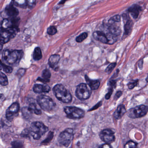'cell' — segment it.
<instances>
[{
    "label": "cell",
    "mask_w": 148,
    "mask_h": 148,
    "mask_svg": "<svg viewBox=\"0 0 148 148\" xmlns=\"http://www.w3.org/2000/svg\"><path fill=\"white\" fill-rule=\"evenodd\" d=\"M113 89L112 88H110L109 89L108 92L107 93V95L105 96V98H106V99H109L110 98V96H111L112 93H113Z\"/></svg>",
    "instance_id": "obj_37"
},
{
    "label": "cell",
    "mask_w": 148,
    "mask_h": 148,
    "mask_svg": "<svg viewBox=\"0 0 148 148\" xmlns=\"http://www.w3.org/2000/svg\"><path fill=\"white\" fill-rule=\"evenodd\" d=\"M100 137L103 141L107 144L112 143L115 140L114 132L110 129L102 130L100 134Z\"/></svg>",
    "instance_id": "obj_9"
},
{
    "label": "cell",
    "mask_w": 148,
    "mask_h": 148,
    "mask_svg": "<svg viewBox=\"0 0 148 148\" xmlns=\"http://www.w3.org/2000/svg\"><path fill=\"white\" fill-rule=\"evenodd\" d=\"M42 78L47 82H49V78L51 77V73L48 69H45L42 72Z\"/></svg>",
    "instance_id": "obj_27"
},
{
    "label": "cell",
    "mask_w": 148,
    "mask_h": 148,
    "mask_svg": "<svg viewBox=\"0 0 148 148\" xmlns=\"http://www.w3.org/2000/svg\"><path fill=\"white\" fill-rule=\"evenodd\" d=\"M3 49V44L0 42V51Z\"/></svg>",
    "instance_id": "obj_45"
},
{
    "label": "cell",
    "mask_w": 148,
    "mask_h": 148,
    "mask_svg": "<svg viewBox=\"0 0 148 148\" xmlns=\"http://www.w3.org/2000/svg\"><path fill=\"white\" fill-rule=\"evenodd\" d=\"M33 58L35 60H39L42 58V53L40 48L36 47L35 49L33 54Z\"/></svg>",
    "instance_id": "obj_22"
},
{
    "label": "cell",
    "mask_w": 148,
    "mask_h": 148,
    "mask_svg": "<svg viewBox=\"0 0 148 148\" xmlns=\"http://www.w3.org/2000/svg\"><path fill=\"white\" fill-rule=\"evenodd\" d=\"M25 73V70L24 69H20L18 70V72H17V75L18 77H22L24 75Z\"/></svg>",
    "instance_id": "obj_38"
},
{
    "label": "cell",
    "mask_w": 148,
    "mask_h": 148,
    "mask_svg": "<svg viewBox=\"0 0 148 148\" xmlns=\"http://www.w3.org/2000/svg\"><path fill=\"white\" fill-rule=\"evenodd\" d=\"M20 106L18 103H13L6 111V116L8 120L11 121L14 119V116L19 110Z\"/></svg>",
    "instance_id": "obj_10"
},
{
    "label": "cell",
    "mask_w": 148,
    "mask_h": 148,
    "mask_svg": "<svg viewBox=\"0 0 148 148\" xmlns=\"http://www.w3.org/2000/svg\"><path fill=\"white\" fill-rule=\"evenodd\" d=\"M15 36V34L7 30L1 31L0 33V42L2 44L7 43Z\"/></svg>",
    "instance_id": "obj_12"
},
{
    "label": "cell",
    "mask_w": 148,
    "mask_h": 148,
    "mask_svg": "<svg viewBox=\"0 0 148 148\" xmlns=\"http://www.w3.org/2000/svg\"><path fill=\"white\" fill-rule=\"evenodd\" d=\"M124 21H125L124 27L125 34L126 35H129L132 32L134 23L130 17Z\"/></svg>",
    "instance_id": "obj_20"
},
{
    "label": "cell",
    "mask_w": 148,
    "mask_h": 148,
    "mask_svg": "<svg viewBox=\"0 0 148 148\" xmlns=\"http://www.w3.org/2000/svg\"><path fill=\"white\" fill-rule=\"evenodd\" d=\"M121 21V16L119 15H116L111 17L109 21V24H112L115 22H119Z\"/></svg>",
    "instance_id": "obj_28"
},
{
    "label": "cell",
    "mask_w": 148,
    "mask_h": 148,
    "mask_svg": "<svg viewBox=\"0 0 148 148\" xmlns=\"http://www.w3.org/2000/svg\"><path fill=\"white\" fill-rule=\"evenodd\" d=\"M4 12L9 17H16L19 13L18 10L12 3L6 6L4 9Z\"/></svg>",
    "instance_id": "obj_11"
},
{
    "label": "cell",
    "mask_w": 148,
    "mask_h": 148,
    "mask_svg": "<svg viewBox=\"0 0 148 148\" xmlns=\"http://www.w3.org/2000/svg\"><path fill=\"white\" fill-rule=\"evenodd\" d=\"M140 10L141 8L140 6L137 4H134L128 9V11L131 14L133 18L136 19L138 17Z\"/></svg>",
    "instance_id": "obj_16"
},
{
    "label": "cell",
    "mask_w": 148,
    "mask_h": 148,
    "mask_svg": "<svg viewBox=\"0 0 148 148\" xmlns=\"http://www.w3.org/2000/svg\"><path fill=\"white\" fill-rule=\"evenodd\" d=\"M126 113V109L125 106L122 104L120 105L114 113V117L116 120H119Z\"/></svg>",
    "instance_id": "obj_15"
},
{
    "label": "cell",
    "mask_w": 148,
    "mask_h": 148,
    "mask_svg": "<svg viewBox=\"0 0 148 148\" xmlns=\"http://www.w3.org/2000/svg\"><path fill=\"white\" fill-rule=\"evenodd\" d=\"M22 112L23 116H24V118H26V119H29L32 114V113L30 112L29 109L28 107V108L27 107H24V108H23Z\"/></svg>",
    "instance_id": "obj_24"
},
{
    "label": "cell",
    "mask_w": 148,
    "mask_h": 148,
    "mask_svg": "<svg viewBox=\"0 0 148 148\" xmlns=\"http://www.w3.org/2000/svg\"><path fill=\"white\" fill-rule=\"evenodd\" d=\"M73 138V130L67 128L60 134L58 138V142L62 146L67 147L71 144Z\"/></svg>",
    "instance_id": "obj_4"
},
{
    "label": "cell",
    "mask_w": 148,
    "mask_h": 148,
    "mask_svg": "<svg viewBox=\"0 0 148 148\" xmlns=\"http://www.w3.org/2000/svg\"><path fill=\"white\" fill-rule=\"evenodd\" d=\"M108 30L109 33H110L113 35L117 36L120 35L121 33V29L120 28L116 25H114V23L109 24L108 26Z\"/></svg>",
    "instance_id": "obj_17"
},
{
    "label": "cell",
    "mask_w": 148,
    "mask_h": 148,
    "mask_svg": "<svg viewBox=\"0 0 148 148\" xmlns=\"http://www.w3.org/2000/svg\"><path fill=\"white\" fill-rule=\"evenodd\" d=\"M100 148H111V147H110L109 144L105 143V144H103V145L101 146Z\"/></svg>",
    "instance_id": "obj_41"
},
{
    "label": "cell",
    "mask_w": 148,
    "mask_h": 148,
    "mask_svg": "<svg viewBox=\"0 0 148 148\" xmlns=\"http://www.w3.org/2000/svg\"><path fill=\"white\" fill-rule=\"evenodd\" d=\"M53 136V132L50 131L49 133L48 134L47 136L46 139L42 143V144H43V145H47L52 140Z\"/></svg>",
    "instance_id": "obj_25"
},
{
    "label": "cell",
    "mask_w": 148,
    "mask_h": 148,
    "mask_svg": "<svg viewBox=\"0 0 148 148\" xmlns=\"http://www.w3.org/2000/svg\"><path fill=\"white\" fill-rule=\"evenodd\" d=\"M22 144L18 142L14 141L12 143V147L13 148H22Z\"/></svg>",
    "instance_id": "obj_35"
},
{
    "label": "cell",
    "mask_w": 148,
    "mask_h": 148,
    "mask_svg": "<svg viewBox=\"0 0 148 148\" xmlns=\"http://www.w3.org/2000/svg\"><path fill=\"white\" fill-rule=\"evenodd\" d=\"M138 81H139L138 80H136V81H134L133 82H130V83H129L128 84L129 88L130 89H132L134 87H136L138 84Z\"/></svg>",
    "instance_id": "obj_33"
},
{
    "label": "cell",
    "mask_w": 148,
    "mask_h": 148,
    "mask_svg": "<svg viewBox=\"0 0 148 148\" xmlns=\"http://www.w3.org/2000/svg\"><path fill=\"white\" fill-rule=\"evenodd\" d=\"M27 6L29 7H33L35 5L36 0H27Z\"/></svg>",
    "instance_id": "obj_36"
},
{
    "label": "cell",
    "mask_w": 148,
    "mask_h": 148,
    "mask_svg": "<svg viewBox=\"0 0 148 148\" xmlns=\"http://www.w3.org/2000/svg\"><path fill=\"white\" fill-rule=\"evenodd\" d=\"M147 82H148V76L147 78Z\"/></svg>",
    "instance_id": "obj_47"
},
{
    "label": "cell",
    "mask_w": 148,
    "mask_h": 148,
    "mask_svg": "<svg viewBox=\"0 0 148 148\" xmlns=\"http://www.w3.org/2000/svg\"><path fill=\"white\" fill-rule=\"evenodd\" d=\"M23 55V52L21 50L10 51L8 49L4 50L2 54L3 61L12 66H16L19 64Z\"/></svg>",
    "instance_id": "obj_1"
},
{
    "label": "cell",
    "mask_w": 148,
    "mask_h": 148,
    "mask_svg": "<svg viewBox=\"0 0 148 148\" xmlns=\"http://www.w3.org/2000/svg\"><path fill=\"white\" fill-rule=\"evenodd\" d=\"M88 34L87 33H83L81 34V35L77 36L76 39V40L77 42H81L84 40L85 39L88 37Z\"/></svg>",
    "instance_id": "obj_29"
},
{
    "label": "cell",
    "mask_w": 148,
    "mask_h": 148,
    "mask_svg": "<svg viewBox=\"0 0 148 148\" xmlns=\"http://www.w3.org/2000/svg\"><path fill=\"white\" fill-rule=\"evenodd\" d=\"M67 1H68V0H62L59 3L60 4H64V3Z\"/></svg>",
    "instance_id": "obj_43"
},
{
    "label": "cell",
    "mask_w": 148,
    "mask_h": 148,
    "mask_svg": "<svg viewBox=\"0 0 148 148\" xmlns=\"http://www.w3.org/2000/svg\"><path fill=\"white\" fill-rule=\"evenodd\" d=\"M47 32L50 35H54L57 33V30L56 28L54 26H50L47 29Z\"/></svg>",
    "instance_id": "obj_31"
},
{
    "label": "cell",
    "mask_w": 148,
    "mask_h": 148,
    "mask_svg": "<svg viewBox=\"0 0 148 148\" xmlns=\"http://www.w3.org/2000/svg\"><path fill=\"white\" fill-rule=\"evenodd\" d=\"M0 84L2 86H6L8 84V77L6 75L0 72Z\"/></svg>",
    "instance_id": "obj_23"
},
{
    "label": "cell",
    "mask_w": 148,
    "mask_h": 148,
    "mask_svg": "<svg viewBox=\"0 0 148 148\" xmlns=\"http://www.w3.org/2000/svg\"><path fill=\"white\" fill-rule=\"evenodd\" d=\"M14 3L21 8H24L27 6V0H13Z\"/></svg>",
    "instance_id": "obj_26"
},
{
    "label": "cell",
    "mask_w": 148,
    "mask_h": 148,
    "mask_svg": "<svg viewBox=\"0 0 148 148\" xmlns=\"http://www.w3.org/2000/svg\"><path fill=\"white\" fill-rule=\"evenodd\" d=\"M2 68L3 69L4 72L7 73H12V71H13V69L11 67L3 64V63L2 66Z\"/></svg>",
    "instance_id": "obj_32"
},
{
    "label": "cell",
    "mask_w": 148,
    "mask_h": 148,
    "mask_svg": "<svg viewBox=\"0 0 148 148\" xmlns=\"http://www.w3.org/2000/svg\"><path fill=\"white\" fill-rule=\"evenodd\" d=\"M64 111L68 117L72 119L83 118L85 114L83 110L75 107H65Z\"/></svg>",
    "instance_id": "obj_7"
},
{
    "label": "cell",
    "mask_w": 148,
    "mask_h": 148,
    "mask_svg": "<svg viewBox=\"0 0 148 148\" xmlns=\"http://www.w3.org/2000/svg\"><path fill=\"white\" fill-rule=\"evenodd\" d=\"M109 85L110 86V88H115L116 85V82L115 81H111L109 82Z\"/></svg>",
    "instance_id": "obj_40"
},
{
    "label": "cell",
    "mask_w": 148,
    "mask_h": 148,
    "mask_svg": "<svg viewBox=\"0 0 148 148\" xmlns=\"http://www.w3.org/2000/svg\"><path fill=\"white\" fill-rule=\"evenodd\" d=\"M53 91L57 99L62 102L69 103L72 101L71 93L62 84H57L55 86Z\"/></svg>",
    "instance_id": "obj_2"
},
{
    "label": "cell",
    "mask_w": 148,
    "mask_h": 148,
    "mask_svg": "<svg viewBox=\"0 0 148 148\" xmlns=\"http://www.w3.org/2000/svg\"><path fill=\"white\" fill-rule=\"evenodd\" d=\"M116 66V63H111L110 65H109L108 67L106 69V72H107V73H110V72H111V71Z\"/></svg>",
    "instance_id": "obj_34"
},
{
    "label": "cell",
    "mask_w": 148,
    "mask_h": 148,
    "mask_svg": "<svg viewBox=\"0 0 148 148\" xmlns=\"http://www.w3.org/2000/svg\"><path fill=\"white\" fill-rule=\"evenodd\" d=\"M2 62L0 60V70H1L2 69Z\"/></svg>",
    "instance_id": "obj_44"
},
{
    "label": "cell",
    "mask_w": 148,
    "mask_h": 148,
    "mask_svg": "<svg viewBox=\"0 0 148 148\" xmlns=\"http://www.w3.org/2000/svg\"><path fill=\"white\" fill-rule=\"evenodd\" d=\"M148 112L147 106L140 105L130 109L128 111L127 115L131 118H141L145 116Z\"/></svg>",
    "instance_id": "obj_6"
},
{
    "label": "cell",
    "mask_w": 148,
    "mask_h": 148,
    "mask_svg": "<svg viewBox=\"0 0 148 148\" xmlns=\"http://www.w3.org/2000/svg\"><path fill=\"white\" fill-rule=\"evenodd\" d=\"M137 147V144L136 143L130 141L126 143L124 146V148H136Z\"/></svg>",
    "instance_id": "obj_30"
},
{
    "label": "cell",
    "mask_w": 148,
    "mask_h": 148,
    "mask_svg": "<svg viewBox=\"0 0 148 148\" xmlns=\"http://www.w3.org/2000/svg\"><path fill=\"white\" fill-rule=\"evenodd\" d=\"M94 39L103 43H108V40L106 34L101 31H95L93 34Z\"/></svg>",
    "instance_id": "obj_13"
},
{
    "label": "cell",
    "mask_w": 148,
    "mask_h": 148,
    "mask_svg": "<svg viewBox=\"0 0 148 148\" xmlns=\"http://www.w3.org/2000/svg\"><path fill=\"white\" fill-rule=\"evenodd\" d=\"M48 127L40 122L36 121L32 123L30 126L29 132L30 135L34 140H38L48 131Z\"/></svg>",
    "instance_id": "obj_3"
},
{
    "label": "cell",
    "mask_w": 148,
    "mask_h": 148,
    "mask_svg": "<svg viewBox=\"0 0 148 148\" xmlns=\"http://www.w3.org/2000/svg\"><path fill=\"white\" fill-rule=\"evenodd\" d=\"M60 60V56L59 55H53L49 57V64L52 68H56L57 64L59 63Z\"/></svg>",
    "instance_id": "obj_19"
},
{
    "label": "cell",
    "mask_w": 148,
    "mask_h": 148,
    "mask_svg": "<svg viewBox=\"0 0 148 148\" xmlns=\"http://www.w3.org/2000/svg\"><path fill=\"white\" fill-rule=\"evenodd\" d=\"M138 63H139L138 64V66H139V68L140 69H142L143 68V60H141Z\"/></svg>",
    "instance_id": "obj_42"
},
{
    "label": "cell",
    "mask_w": 148,
    "mask_h": 148,
    "mask_svg": "<svg viewBox=\"0 0 148 148\" xmlns=\"http://www.w3.org/2000/svg\"><path fill=\"white\" fill-rule=\"evenodd\" d=\"M85 78L87 84L92 90H95L99 88L100 85V82L99 81L91 80L87 75H85Z\"/></svg>",
    "instance_id": "obj_18"
},
{
    "label": "cell",
    "mask_w": 148,
    "mask_h": 148,
    "mask_svg": "<svg viewBox=\"0 0 148 148\" xmlns=\"http://www.w3.org/2000/svg\"><path fill=\"white\" fill-rule=\"evenodd\" d=\"M34 92L36 93H41L42 92H49L50 88L47 84H36L34 85L33 88Z\"/></svg>",
    "instance_id": "obj_14"
},
{
    "label": "cell",
    "mask_w": 148,
    "mask_h": 148,
    "mask_svg": "<svg viewBox=\"0 0 148 148\" xmlns=\"http://www.w3.org/2000/svg\"><path fill=\"white\" fill-rule=\"evenodd\" d=\"M37 101L40 108L44 111H51L55 106V103L52 98L45 95L38 96Z\"/></svg>",
    "instance_id": "obj_5"
},
{
    "label": "cell",
    "mask_w": 148,
    "mask_h": 148,
    "mask_svg": "<svg viewBox=\"0 0 148 148\" xmlns=\"http://www.w3.org/2000/svg\"><path fill=\"white\" fill-rule=\"evenodd\" d=\"M122 95V92L121 91H117L116 94L115 95L114 97L115 100H117L119 97H121Z\"/></svg>",
    "instance_id": "obj_39"
},
{
    "label": "cell",
    "mask_w": 148,
    "mask_h": 148,
    "mask_svg": "<svg viewBox=\"0 0 148 148\" xmlns=\"http://www.w3.org/2000/svg\"><path fill=\"white\" fill-rule=\"evenodd\" d=\"M2 95H0V98H1V97H2Z\"/></svg>",
    "instance_id": "obj_46"
},
{
    "label": "cell",
    "mask_w": 148,
    "mask_h": 148,
    "mask_svg": "<svg viewBox=\"0 0 148 148\" xmlns=\"http://www.w3.org/2000/svg\"><path fill=\"white\" fill-rule=\"evenodd\" d=\"M75 93L76 96L82 101L88 99L90 95V91L88 86L84 83L81 84L77 86Z\"/></svg>",
    "instance_id": "obj_8"
},
{
    "label": "cell",
    "mask_w": 148,
    "mask_h": 148,
    "mask_svg": "<svg viewBox=\"0 0 148 148\" xmlns=\"http://www.w3.org/2000/svg\"><path fill=\"white\" fill-rule=\"evenodd\" d=\"M28 108L32 114L34 113V114H36V115L41 114V111L40 110L37 108L35 103H30L29 105V106Z\"/></svg>",
    "instance_id": "obj_21"
}]
</instances>
